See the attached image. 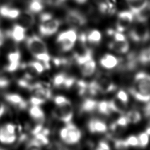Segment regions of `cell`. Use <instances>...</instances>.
Listing matches in <instances>:
<instances>
[{
  "label": "cell",
  "mask_w": 150,
  "mask_h": 150,
  "mask_svg": "<svg viewBox=\"0 0 150 150\" xmlns=\"http://www.w3.org/2000/svg\"><path fill=\"white\" fill-rule=\"evenodd\" d=\"M130 93L138 101H149L150 100V74L143 71L138 73L134 77Z\"/></svg>",
  "instance_id": "6da1fadb"
},
{
  "label": "cell",
  "mask_w": 150,
  "mask_h": 150,
  "mask_svg": "<svg viewBox=\"0 0 150 150\" xmlns=\"http://www.w3.org/2000/svg\"><path fill=\"white\" fill-rule=\"evenodd\" d=\"M26 43L31 54L43 64L45 69H49L50 56L45 42L37 35H33L26 39Z\"/></svg>",
  "instance_id": "7a4b0ae2"
},
{
  "label": "cell",
  "mask_w": 150,
  "mask_h": 150,
  "mask_svg": "<svg viewBox=\"0 0 150 150\" xmlns=\"http://www.w3.org/2000/svg\"><path fill=\"white\" fill-rule=\"evenodd\" d=\"M129 36L135 42H145L149 39L150 32L144 17L137 15V21L130 30Z\"/></svg>",
  "instance_id": "3957f363"
},
{
  "label": "cell",
  "mask_w": 150,
  "mask_h": 150,
  "mask_svg": "<svg viewBox=\"0 0 150 150\" xmlns=\"http://www.w3.org/2000/svg\"><path fill=\"white\" fill-rule=\"evenodd\" d=\"M59 135L64 142L69 145H73L80 141L81 132L74 124L70 122L60 130Z\"/></svg>",
  "instance_id": "277c9868"
},
{
  "label": "cell",
  "mask_w": 150,
  "mask_h": 150,
  "mask_svg": "<svg viewBox=\"0 0 150 150\" xmlns=\"http://www.w3.org/2000/svg\"><path fill=\"white\" fill-rule=\"evenodd\" d=\"M77 39V34L75 29H70L59 34L56 42L62 51L69 52L74 46Z\"/></svg>",
  "instance_id": "5b68a950"
},
{
  "label": "cell",
  "mask_w": 150,
  "mask_h": 150,
  "mask_svg": "<svg viewBox=\"0 0 150 150\" xmlns=\"http://www.w3.org/2000/svg\"><path fill=\"white\" fill-rule=\"evenodd\" d=\"M54 115L56 118L66 124L71 122L73 116V108L70 101L69 100L64 103L57 105Z\"/></svg>",
  "instance_id": "8992f818"
},
{
  "label": "cell",
  "mask_w": 150,
  "mask_h": 150,
  "mask_svg": "<svg viewBox=\"0 0 150 150\" xmlns=\"http://www.w3.org/2000/svg\"><path fill=\"white\" fill-rule=\"evenodd\" d=\"M134 14L131 11H121L118 14L116 29L118 32H122L129 28L134 21Z\"/></svg>",
  "instance_id": "52a82bcc"
},
{
  "label": "cell",
  "mask_w": 150,
  "mask_h": 150,
  "mask_svg": "<svg viewBox=\"0 0 150 150\" xmlns=\"http://www.w3.org/2000/svg\"><path fill=\"white\" fill-rule=\"evenodd\" d=\"M98 92L107 93L114 90L116 86L109 76L105 74L98 75L94 80Z\"/></svg>",
  "instance_id": "ba28073f"
},
{
  "label": "cell",
  "mask_w": 150,
  "mask_h": 150,
  "mask_svg": "<svg viewBox=\"0 0 150 150\" xmlns=\"http://www.w3.org/2000/svg\"><path fill=\"white\" fill-rule=\"evenodd\" d=\"M60 25V22L59 20L52 18L41 22L39 27V32L43 36H51L57 31Z\"/></svg>",
  "instance_id": "9c48e42d"
},
{
  "label": "cell",
  "mask_w": 150,
  "mask_h": 150,
  "mask_svg": "<svg viewBox=\"0 0 150 150\" xmlns=\"http://www.w3.org/2000/svg\"><path fill=\"white\" fill-rule=\"evenodd\" d=\"M66 22L74 28L84 25L86 22V18L83 13L77 10H70L66 16Z\"/></svg>",
  "instance_id": "30bf717a"
},
{
  "label": "cell",
  "mask_w": 150,
  "mask_h": 150,
  "mask_svg": "<svg viewBox=\"0 0 150 150\" xmlns=\"http://www.w3.org/2000/svg\"><path fill=\"white\" fill-rule=\"evenodd\" d=\"M8 64L5 67L6 71L8 72H13L18 70L21 66V53L18 51L10 52L8 54Z\"/></svg>",
  "instance_id": "8fae6325"
},
{
  "label": "cell",
  "mask_w": 150,
  "mask_h": 150,
  "mask_svg": "<svg viewBox=\"0 0 150 150\" xmlns=\"http://www.w3.org/2000/svg\"><path fill=\"white\" fill-rule=\"evenodd\" d=\"M26 29L20 25L16 23L13 25L12 29L7 32L6 35L15 42H21L26 38Z\"/></svg>",
  "instance_id": "7c38bea8"
},
{
  "label": "cell",
  "mask_w": 150,
  "mask_h": 150,
  "mask_svg": "<svg viewBox=\"0 0 150 150\" xmlns=\"http://www.w3.org/2000/svg\"><path fill=\"white\" fill-rule=\"evenodd\" d=\"M130 11L134 15H139L149 5V0H128L127 1Z\"/></svg>",
  "instance_id": "4fadbf2b"
},
{
  "label": "cell",
  "mask_w": 150,
  "mask_h": 150,
  "mask_svg": "<svg viewBox=\"0 0 150 150\" xmlns=\"http://www.w3.org/2000/svg\"><path fill=\"white\" fill-rule=\"evenodd\" d=\"M4 98L8 103L20 109H24L27 107L26 101L19 94L8 93L4 96Z\"/></svg>",
  "instance_id": "5bb4252c"
},
{
  "label": "cell",
  "mask_w": 150,
  "mask_h": 150,
  "mask_svg": "<svg viewBox=\"0 0 150 150\" xmlns=\"http://www.w3.org/2000/svg\"><path fill=\"white\" fill-rule=\"evenodd\" d=\"M88 129L91 133H103L107 129L106 124L97 118L91 119L88 123Z\"/></svg>",
  "instance_id": "9a60e30c"
},
{
  "label": "cell",
  "mask_w": 150,
  "mask_h": 150,
  "mask_svg": "<svg viewBox=\"0 0 150 150\" xmlns=\"http://www.w3.org/2000/svg\"><path fill=\"white\" fill-rule=\"evenodd\" d=\"M17 19H18L17 23L26 29L31 27L35 22L34 16L30 11H25L22 13H20Z\"/></svg>",
  "instance_id": "2e32d148"
},
{
  "label": "cell",
  "mask_w": 150,
  "mask_h": 150,
  "mask_svg": "<svg viewBox=\"0 0 150 150\" xmlns=\"http://www.w3.org/2000/svg\"><path fill=\"white\" fill-rule=\"evenodd\" d=\"M108 47L115 52L125 53L129 50V45L127 39L124 40H114L108 43Z\"/></svg>",
  "instance_id": "e0dca14e"
},
{
  "label": "cell",
  "mask_w": 150,
  "mask_h": 150,
  "mask_svg": "<svg viewBox=\"0 0 150 150\" xmlns=\"http://www.w3.org/2000/svg\"><path fill=\"white\" fill-rule=\"evenodd\" d=\"M120 60L117 57L110 54H105L100 60L101 66L108 69L114 68L118 64Z\"/></svg>",
  "instance_id": "ac0fdd59"
},
{
  "label": "cell",
  "mask_w": 150,
  "mask_h": 150,
  "mask_svg": "<svg viewBox=\"0 0 150 150\" xmlns=\"http://www.w3.org/2000/svg\"><path fill=\"white\" fill-rule=\"evenodd\" d=\"M79 66L81 73L84 77H88L92 75L94 73L96 68V62L93 58L85 62Z\"/></svg>",
  "instance_id": "d6986e66"
},
{
  "label": "cell",
  "mask_w": 150,
  "mask_h": 150,
  "mask_svg": "<svg viewBox=\"0 0 150 150\" xmlns=\"http://www.w3.org/2000/svg\"><path fill=\"white\" fill-rule=\"evenodd\" d=\"M16 139V134L10 133L5 125L0 127V142L5 144H11L13 143Z\"/></svg>",
  "instance_id": "ffe728a7"
},
{
  "label": "cell",
  "mask_w": 150,
  "mask_h": 150,
  "mask_svg": "<svg viewBox=\"0 0 150 150\" xmlns=\"http://www.w3.org/2000/svg\"><path fill=\"white\" fill-rule=\"evenodd\" d=\"M20 13V11L16 8H11L7 6H2L0 7V15L8 19H17Z\"/></svg>",
  "instance_id": "44dd1931"
},
{
  "label": "cell",
  "mask_w": 150,
  "mask_h": 150,
  "mask_svg": "<svg viewBox=\"0 0 150 150\" xmlns=\"http://www.w3.org/2000/svg\"><path fill=\"white\" fill-rule=\"evenodd\" d=\"M98 9L103 14L111 15L115 12L116 7L112 2L107 0L98 4Z\"/></svg>",
  "instance_id": "7402d4cb"
},
{
  "label": "cell",
  "mask_w": 150,
  "mask_h": 150,
  "mask_svg": "<svg viewBox=\"0 0 150 150\" xmlns=\"http://www.w3.org/2000/svg\"><path fill=\"white\" fill-rule=\"evenodd\" d=\"M29 114L30 116L35 121L41 123L45 120V113L42 109L40 108L39 105H33L29 110Z\"/></svg>",
  "instance_id": "603a6c76"
},
{
  "label": "cell",
  "mask_w": 150,
  "mask_h": 150,
  "mask_svg": "<svg viewBox=\"0 0 150 150\" xmlns=\"http://www.w3.org/2000/svg\"><path fill=\"white\" fill-rule=\"evenodd\" d=\"M97 103L98 102L92 98H86L81 104V110L86 112H92L97 109Z\"/></svg>",
  "instance_id": "cb8c5ba5"
},
{
  "label": "cell",
  "mask_w": 150,
  "mask_h": 150,
  "mask_svg": "<svg viewBox=\"0 0 150 150\" xmlns=\"http://www.w3.org/2000/svg\"><path fill=\"white\" fill-rule=\"evenodd\" d=\"M101 39V34L96 29L92 30L86 35V41L93 44L98 43Z\"/></svg>",
  "instance_id": "d4e9b609"
},
{
  "label": "cell",
  "mask_w": 150,
  "mask_h": 150,
  "mask_svg": "<svg viewBox=\"0 0 150 150\" xmlns=\"http://www.w3.org/2000/svg\"><path fill=\"white\" fill-rule=\"evenodd\" d=\"M125 117L128 123L135 124L138 122L141 119V114L137 110H131L128 111Z\"/></svg>",
  "instance_id": "484cf974"
},
{
  "label": "cell",
  "mask_w": 150,
  "mask_h": 150,
  "mask_svg": "<svg viewBox=\"0 0 150 150\" xmlns=\"http://www.w3.org/2000/svg\"><path fill=\"white\" fill-rule=\"evenodd\" d=\"M97 110L99 112L105 115H109L112 111L111 110L110 101H102L97 103Z\"/></svg>",
  "instance_id": "4316f807"
},
{
  "label": "cell",
  "mask_w": 150,
  "mask_h": 150,
  "mask_svg": "<svg viewBox=\"0 0 150 150\" xmlns=\"http://www.w3.org/2000/svg\"><path fill=\"white\" fill-rule=\"evenodd\" d=\"M138 59L142 63H150V47L142 49L140 52Z\"/></svg>",
  "instance_id": "83f0119b"
},
{
  "label": "cell",
  "mask_w": 150,
  "mask_h": 150,
  "mask_svg": "<svg viewBox=\"0 0 150 150\" xmlns=\"http://www.w3.org/2000/svg\"><path fill=\"white\" fill-rule=\"evenodd\" d=\"M43 9V5L41 1L32 0L29 5V11L32 13H38Z\"/></svg>",
  "instance_id": "f1b7e54d"
},
{
  "label": "cell",
  "mask_w": 150,
  "mask_h": 150,
  "mask_svg": "<svg viewBox=\"0 0 150 150\" xmlns=\"http://www.w3.org/2000/svg\"><path fill=\"white\" fill-rule=\"evenodd\" d=\"M67 76V75L64 73H59L55 75L53 79V85L56 87H63Z\"/></svg>",
  "instance_id": "f546056e"
},
{
  "label": "cell",
  "mask_w": 150,
  "mask_h": 150,
  "mask_svg": "<svg viewBox=\"0 0 150 150\" xmlns=\"http://www.w3.org/2000/svg\"><path fill=\"white\" fill-rule=\"evenodd\" d=\"M138 141H139V146L141 147H145L148 142H149V137L148 134L146 132L141 133L138 137Z\"/></svg>",
  "instance_id": "4dcf8cb0"
},
{
  "label": "cell",
  "mask_w": 150,
  "mask_h": 150,
  "mask_svg": "<svg viewBox=\"0 0 150 150\" xmlns=\"http://www.w3.org/2000/svg\"><path fill=\"white\" fill-rule=\"evenodd\" d=\"M116 98L125 104H127L128 101V94L122 90H120L117 92Z\"/></svg>",
  "instance_id": "1f68e13d"
},
{
  "label": "cell",
  "mask_w": 150,
  "mask_h": 150,
  "mask_svg": "<svg viewBox=\"0 0 150 150\" xmlns=\"http://www.w3.org/2000/svg\"><path fill=\"white\" fill-rule=\"evenodd\" d=\"M125 140L127 143L128 146H139V141H138V137H136L135 135H131Z\"/></svg>",
  "instance_id": "d6a6232c"
},
{
  "label": "cell",
  "mask_w": 150,
  "mask_h": 150,
  "mask_svg": "<svg viewBox=\"0 0 150 150\" xmlns=\"http://www.w3.org/2000/svg\"><path fill=\"white\" fill-rule=\"evenodd\" d=\"M46 101V100L35 96H33L31 97L30 99V103L32 105H40Z\"/></svg>",
  "instance_id": "836d02e7"
},
{
  "label": "cell",
  "mask_w": 150,
  "mask_h": 150,
  "mask_svg": "<svg viewBox=\"0 0 150 150\" xmlns=\"http://www.w3.org/2000/svg\"><path fill=\"white\" fill-rule=\"evenodd\" d=\"M10 83L9 79L2 73H0V88H5L7 87Z\"/></svg>",
  "instance_id": "e575fe53"
},
{
  "label": "cell",
  "mask_w": 150,
  "mask_h": 150,
  "mask_svg": "<svg viewBox=\"0 0 150 150\" xmlns=\"http://www.w3.org/2000/svg\"><path fill=\"white\" fill-rule=\"evenodd\" d=\"M114 146L117 149H125L128 147V145L125 140L122 139L115 140L114 142Z\"/></svg>",
  "instance_id": "d590c367"
},
{
  "label": "cell",
  "mask_w": 150,
  "mask_h": 150,
  "mask_svg": "<svg viewBox=\"0 0 150 150\" xmlns=\"http://www.w3.org/2000/svg\"><path fill=\"white\" fill-rule=\"evenodd\" d=\"M115 122L116 123L117 125H118V126H120L121 128H124V127H127V125L128 123L125 116L120 117V118H118L117 119V120Z\"/></svg>",
  "instance_id": "8d00e7d4"
},
{
  "label": "cell",
  "mask_w": 150,
  "mask_h": 150,
  "mask_svg": "<svg viewBox=\"0 0 150 150\" xmlns=\"http://www.w3.org/2000/svg\"><path fill=\"white\" fill-rule=\"evenodd\" d=\"M67 100H69V99L63 96H57L54 98V102L56 105H61L66 102Z\"/></svg>",
  "instance_id": "74e56055"
},
{
  "label": "cell",
  "mask_w": 150,
  "mask_h": 150,
  "mask_svg": "<svg viewBox=\"0 0 150 150\" xmlns=\"http://www.w3.org/2000/svg\"><path fill=\"white\" fill-rule=\"evenodd\" d=\"M97 149H110V147L109 146V145L106 141H101L100 142H99Z\"/></svg>",
  "instance_id": "f35d334b"
},
{
  "label": "cell",
  "mask_w": 150,
  "mask_h": 150,
  "mask_svg": "<svg viewBox=\"0 0 150 150\" xmlns=\"http://www.w3.org/2000/svg\"><path fill=\"white\" fill-rule=\"evenodd\" d=\"M52 18H53L52 15L49 13H42L40 16V20L41 22L46 21Z\"/></svg>",
  "instance_id": "ab89813d"
},
{
  "label": "cell",
  "mask_w": 150,
  "mask_h": 150,
  "mask_svg": "<svg viewBox=\"0 0 150 150\" xmlns=\"http://www.w3.org/2000/svg\"><path fill=\"white\" fill-rule=\"evenodd\" d=\"M66 0H47V4L54 6H58L63 4Z\"/></svg>",
  "instance_id": "60d3db41"
},
{
  "label": "cell",
  "mask_w": 150,
  "mask_h": 150,
  "mask_svg": "<svg viewBox=\"0 0 150 150\" xmlns=\"http://www.w3.org/2000/svg\"><path fill=\"white\" fill-rule=\"evenodd\" d=\"M148 102L144 108V113L146 117H150V100Z\"/></svg>",
  "instance_id": "b9f144b4"
},
{
  "label": "cell",
  "mask_w": 150,
  "mask_h": 150,
  "mask_svg": "<svg viewBox=\"0 0 150 150\" xmlns=\"http://www.w3.org/2000/svg\"><path fill=\"white\" fill-rule=\"evenodd\" d=\"M5 106L4 105V104L1 102H0V117L3 115V114L5 112Z\"/></svg>",
  "instance_id": "7bdbcfd3"
},
{
  "label": "cell",
  "mask_w": 150,
  "mask_h": 150,
  "mask_svg": "<svg viewBox=\"0 0 150 150\" xmlns=\"http://www.w3.org/2000/svg\"><path fill=\"white\" fill-rule=\"evenodd\" d=\"M4 35L3 34V33L1 32V30H0V46H1L4 42Z\"/></svg>",
  "instance_id": "ee69618b"
},
{
  "label": "cell",
  "mask_w": 150,
  "mask_h": 150,
  "mask_svg": "<svg viewBox=\"0 0 150 150\" xmlns=\"http://www.w3.org/2000/svg\"><path fill=\"white\" fill-rule=\"evenodd\" d=\"M145 132L148 134V135H150V123L148 124V125L146 127V130H145Z\"/></svg>",
  "instance_id": "f6af8a7d"
},
{
  "label": "cell",
  "mask_w": 150,
  "mask_h": 150,
  "mask_svg": "<svg viewBox=\"0 0 150 150\" xmlns=\"http://www.w3.org/2000/svg\"><path fill=\"white\" fill-rule=\"evenodd\" d=\"M77 3L80 4H83L85 3L87 0H74Z\"/></svg>",
  "instance_id": "bcb514c9"
},
{
  "label": "cell",
  "mask_w": 150,
  "mask_h": 150,
  "mask_svg": "<svg viewBox=\"0 0 150 150\" xmlns=\"http://www.w3.org/2000/svg\"><path fill=\"white\" fill-rule=\"evenodd\" d=\"M128 1V0H126V1Z\"/></svg>",
  "instance_id": "7dc6e473"
}]
</instances>
